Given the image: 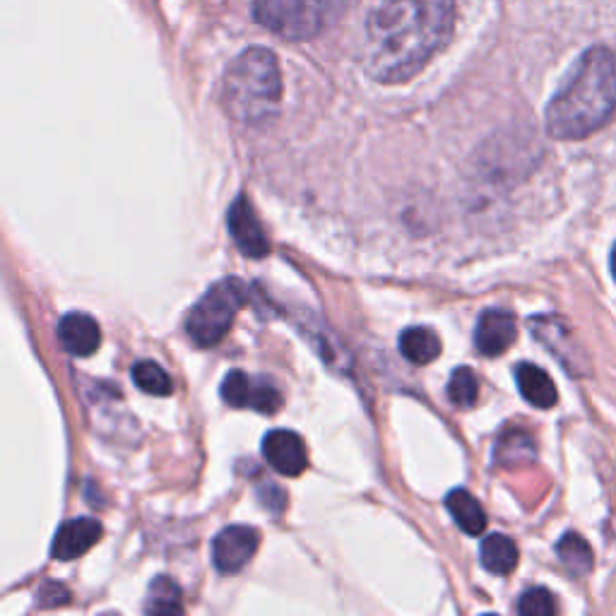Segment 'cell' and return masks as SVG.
Here are the masks:
<instances>
[{
  "label": "cell",
  "mask_w": 616,
  "mask_h": 616,
  "mask_svg": "<svg viewBox=\"0 0 616 616\" xmlns=\"http://www.w3.org/2000/svg\"><path fill=\"white\" fill-rule=\"evenodd\" d=\"M222 101L241 125L270 123L282 101V73L275 53L263 46L243 51L225 75Z\"/></svg>",
  "instance_id": "3957f363"
},
{
  "label": "cell",
  "mask_w": 616,
  "mask_h": 616,
  "mask_svg": "<svg viewBox=\"0 0 616 616\" xmlns=\"http://www.w3.org/2000/svg\"><path fill=\"white\" fill-rule=\"evenodd\" d=\"M249 287L237 277L215 282L185 316V333L197 347H215L227 337L237 313L246 306Z\"/></svg>",
  "instance_id": "5b68a950"
},
{
  "label": "cell",
  "mask_w": 616,
  "mask_h": 616,
  "mask_svg": "<svg viewBox=\"0 0 616 616\" xmlns=\"http://www.w3.org/2000/svg\"><path fill=\"white\" fill-rule=\"evenodd\" d=\"M480 398V381L470 366H458L448 381V400L456 407H472Z\"/></svg>",
  "instance_id": "ffe728a7"
},
{
  "label": "cell",
  "mask_w": 616,
  "mask_h": 616,
  "mask_svg": "<svg viewBox=\"0 0 616 616\" xmlns=\"http://www.w3.org/2000/svg\"><path fill=\"white\" fill-rule=\"evenodd\" d=\"M446 508L462 532L472 534V538H480L484 532L486 514L468 490H452L446 496Z\"/></svg>",
  "instance_id": "5bb4252c"
},
{
  "label": "cell",
  "mask_w": 616,
  "mask_h": 616,
  "mask_svg": "<svg viewBox=\"0 0 616 616\" xmlns=\"http://www.w3.org/2000/svg\"><path fill=\"white\" fill-rule=\"evenodd\" d=\"M285 402L282 392L277 390L270 378H253V395H251V410L261 414H275Z\"/></svg>",
  "instance_id": "7402d4cb"
},
{
  "label": "cell",
  "mask_w": 616,
  "mask_h": 616,
  "mask_svg": "<svg viewBox=\"0 0 616 616\" xmlns=\"http://www.w3.org/2000/svg\"><path fill=\"white\" fill-rule=\"evenodd\" d=\"M258 498H261L263 508L270 510V514H280V510L285 508V494H282L280 486H275V484L261 486Z\"/></svg>",
  "instance_id": "cb8c5ba5"
},
{
  "label": "cell",
  "mask_w": 616,
  "mask_h": 616,
  "mask_svg": "<svg viewBox=\"0 0 616 616\" xmlns=\"http://www.w3.org/2000/svg\"><path fill=\"white\" fill-rule=\"evenodd\" d=\"M261 534L249 526H231L217 534L213 542V561L217 571L237 573L246 566L255 549H258Z\"/></svg>",
  "instance_id": "8992f818"
},
{
  "label": "cell",
  "mask_w": 616,
  "mask_h": 616,
  "mask_svg": "<svg viewBox=\"0 0 616 616\" xmlns=\"http://www.w3.org/2000/svg\"><path fill=\"white\" fill-rule=\"evenodd\" d=\"M354 0H255L258 25L287 41H306L333 27Z\"/></svg>",
  "instance_id": "277c9868"
},
{
  "label": "cell",
  "mask_w": 616,
  "mask_h": 616,
  "mask_svg": "<svg viewBox=\"0 0 616 616\" xmlns=\"http://www.w3.org/2000/svg\"><path fill=\"white\" fill-rule=\"evenodd\" d=\"M518 337L516 316L506 309L484 311L474 328V347L484 357L504 354Z\"/></svg>",
  "instance_id": "9c48e42d"
},
{
  "label": "cell",
  "mask_w": 616,
  "mask_h": 616,
  "mask_svg": "<svg viewBox=\"0 0 616 616\" xmlns=\"http://www.w3.org/2000/svg\"><path fill=\"white\" fill-rule=\"evenodd\" d=\"M104 534L101 522L95 518H75L56 532L51 544V559L56 561H73L77 556L87 554Z\"/></svg>",
  "instance_id": "30bf717a"
},
{
  "label": "cell",
  "mask_w": 616,
  "mask_h": 616,
  "mask_svg": "<svg viewBox=\"0 0 616 616\" xmlns=\"http://www.w3.org/2000/svg\"><path fill=\"white\" fill-rule=\"evenodd\" d=\"M400 354L410 364L426 366L438 359L440 354V340L432 328H422V325H414V328H407L400 335Z\"/></svg>",
  "instance_id": "9a60e30c"
},
{
  "label": "cell",
  "mask_w": 616,
  "mask_h": 616,
  "mask_svg": "<svg viewBox=\"0 0 616 616\" xmlns=\"http://www.w3.org/2000/svg\"><path fill=\"white\" fill-rule=\"evenodd\" d=\"M181 588L169 576H159L149 583L145 597V614H181Z\"/></svg>",
  "instance_id": "e0dca14e"
},
{
  "label": "cell",
  "mask_w": 616,
  "mask_h": 616,
  "mask_svg": "<svg viewBox=\"0 0 616 616\" xmlns=\"http://www.w3.org/2000/svg\"><path fill=\"white\" fill-rule=\"evenodd\" d=\"M612 275H614V280H616V243H614V249H612Z\"/></svg>",
  "instance_id": "d4e9b609"
},
{
  "label": "cell",
  "mask_w": 616,
  "mask_h": 616,
  "mask_svg": "<svg viewBox=\"0 0 616 616\" xmlns=\"http://www.w3.org/2000/svg\"><path fill=\"white\" fill-rule=\"evenodd\" d=\"M616 111V56L595 46L578 58L561 89L546 107V131L556 141H583Z\"/></svg>",
  "instance_id": "7a4b0ae2"
},
{
  "label": "cell",
  "mask_w": 616,
  "mask_h": 616,
  "mask_svg": "<svg viewBox=\"0 0 616 616\" xmlns=\"http://www.w3.org/2000/svg\"><path fill=\"white\" fill-rule=\"evenodd\" d=\"M58 342L73 357H89L99 350L101 328L87 313H68L58 321Z\"/></svg>",
  "instance_id": "8fae6325"
},
{
  "label": "cell",
  "mask_w": 616,
  "mask_h": 616,
  "mask_svg": "<svg viewBox=\"0 0 616 616\" xmlns=\"http://www.w3.org/2000/svg\"><path fill=\"white\" fill-rule=\"evenodd\" d=\"M482 566L494 576H508L516 571L518 566V546L516 542L506 538V534H490L482 542Z\"/></svg>",
  "instance_id": "2e32d148"
},
{
  "label": "cell",
  "mask_w": 616,
  "mask_h": 616,
  "mask_svg": "<svg viewBox=\"0 0 616 616\" xmlns=\"http://www.w3.org/2000/svg\"><path fill=\"white\" fill-rule=\"evenodd\" d=\"M229 231L239 251L249 258H265L270 253V241L265 237L261 219L243 195L229 207Z\"/></svg>",
  "instance_id": "ba28073f"
},
{
  "label": "cell",
  "mask_w": 616,
  "mask_h": 616,
  "mask_svg": "<svg viewBox=\"0 0 616 616\" xmlns=\"http://www.w3.org/2000/svg\"><path fill=\"white\" fill-rule=\"evenodd\" d=\"M263 458L275 472L285 476H299L309 468L304 438L287 428H275L263 438Z\"/></svg>",
  "instance_id": "52a82bcc"
},
{
  "label": "cell",
  "mask_w": 616,
  "mask_h": 616,
  "mask_svg": "<svg viewBox=\"0 0 616 616\" xmlns=\"http://www.w3.org/2000/svg\"><path fill=\"white\" fill-rule=\"evenodd\" d=\"M530 328H532V335L538 337L540 342H544L546 350H552L554 357L559 359L568 371H573V374H583V371H580L583 357H580L578 345H573L571 340V330H568L561 321H556L552 316H538L530 321Z\"/></svg>",
  "instance_id": "7c38bea8"
},
{
  "label": "cell",
  "mask_w": 616,
  "mask_h": 616,
  "mask_svg": "<svg viewBox=\"0 0 616 616\" xmlns=\"http://www.w3.org/2000/svg\"><path fill=\"white\" fill-rule=\"evenodd\" d=\"M131 376L137 388L147 395H155V398H165V395L173 390L169 374L155 362H137L131 371Z\"/></svg>",
  "instance_id": "d6986e66"
},
{
  "label": "cell",
  "mask_w": 616,
  "mask_h": 616,
  "mask_svg": "<svg viewBox=\"0 0 616 616\" xmlns=\"http://www.w3.org/2000/svg\"><path fill=\"white\" fill-rule=\"evenodd\" d=\"M516 383L522 398H526L532 407H540V410H549L559 400V392H556L554 381L549 378L546 371L540 366L522 362L516 366Z\"/></svg>",
  "instance_id": "4fadbf2b"
},
{
  "label": "cell",
  "mask_w": 616,
  "mask_h": 616,
  "mask_svg": "<svg viewBox=\"0 0 616 616\" xmlns=\"http://www.w3.org/2000/svg\"><path fill=\"white\" fill-rule=\"evenodd\" d=\"M219 395L229 407H251V395H253V378H249V374L243 371H229L222 381V388H219Z\"/></svg>",
  "instance_id": "44dd1931"
},
{
  "label": "cell",
  "mask_w": 616,
  "mask_h": 616,
  "mask_svg": "<svg viewBox=\"0 0 616 616\" xmlns=\"http://www.w3.org/2000/svg\"><path fill=\"white\" fill-rule=\"evenodd\" d=\"M452 29L456 0H386L366 20V73L376 83H407L444 49Z\"/></svg>",
  "instance_id": "6da1fadb"
},
{
  "label": "cell",
  "mask_w": 616,
  "mask_h": 616,
  "mask_svg": "<svg viewBox=\"0 0 616 616\" xmlns=\"http://www.w3.org/2000/svg\"><path fill=\"white\" fill-rule=\"evenodd\" d=\"M556 554H559V559L568 568V571H571L578 578L590 573L592 564H595V559H592L590 544L583 538H580L578 532L564 534L559 544H556Z\"/></svg>",
  "instance_id": "ac0fdd59"
},
{
  "label": "cell",
  "mask_w": 616,
  "mask_h": 616,
  "mask_svg": "<svg viewBox=\"0 0 616 616\" xmlns=\"http://www.w3.org/2000/svg\"><path fill=\"white\" fill-rule=\"evenodd\" d=\"M556 609H559L556 600L546 588H530L528 592H522L518 602V612L522 616H554Z\"/></svg>",
  "instance_id": "603a6c76"
}]
</instances>
